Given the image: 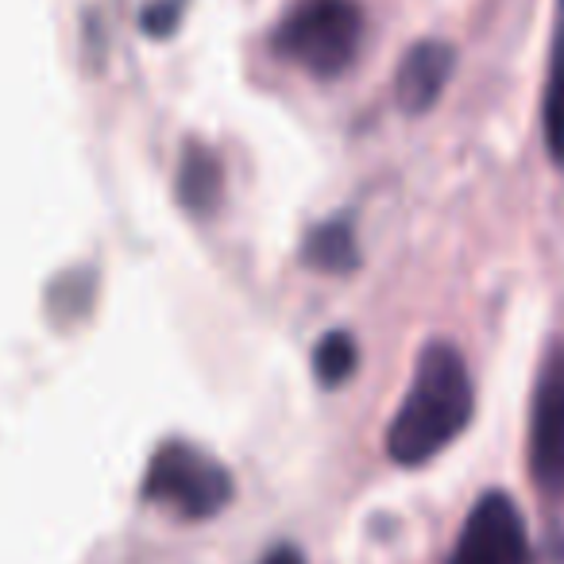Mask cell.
Returning <instances> with one entry per match:
<instances>
[{
  "label": "cell",
  "instance_id": "cell-9",
  "mask_svg": "<svg viewBox=\"0 0 564 564\" xmlns=\"http://www.w3.org/2000/svg\"><path fill=\"white\" fill-rule=\"evenodd\" d=\"M302 256L314 271H325V274H348L360 267V243H356V232L345 217H333L325 225H317L314 232L306 236L302 243Z\"/></svg>",
  "mask_w": 564,
  "mask_h": 564
},
{
  "label": "cell",
  "instance_id": "cell-5",
  "mask_svg": "<svg viewBox=\"0 0 564 564\" xmlns=\"http://www.w3.org/2000/svg\"><path fill=\"white\" fill-rule=\"evenodd\" d=\"M448 564H533L530 525L507 491H487L471 502Z\"/></svg>",
  "mask_w": 564,
  "mask_h": 564
},
{
  "label": "cell",
  "instance_id": "cell-11",
  "mask_svg": "<svg viewBox=\"0 0 564 564\" xmlns=\"http://www.w3.org/2000/svg\"><path fill=\"white\" fill-rule=\"evenodd\" d=\"M182 12H186V0H151L140 17V28L163 40V35H171L182 24Z\"/></svg>",
  "mask_w": 564,
  "mask_h": 564
},
{
  "label": "cell",
  "instance_id": "cell-3",
  "mask_svg": "<svg viewBox=\"0 0 564 564\" xmlns=\"http://www.w3.org/2000/svg\"><path fill=\"white\" fill-rule=\"evenodd\" d=\"M232 491V476L217 456L202 453L189 441H166L148 460L140 499L171 510L182 522H202V518L220 514Z\"/></svg>",
  "mask_w": 564,
  "mask_h": 564
},
{
  "label": "cell",
  "instance_id": "cell-8",
  "mask_svg": "<svg viewBox=\"0 0 564 564\" xmlns=\"http://www.w3.org/2000/svg\"><path fill=\"white\" fill-rule=\"evenodd\" d=\"M225 197V171H220V159L213 155L209 148L202 143H189L182 151V163H178V202L186 205L189 213L205 217L213 213Z\"/></svg>",
  "mask_w": 564,
  "mask_h": 564
},
{
  "label": "cell",
  "instance_id": "cell-10",
  "mask_svg": "<svg viewBox=\"0 0 564 564\" xmlns=\"http://www.w3.org/2000/svg\"><path fill=\"white\" fill-rule=\"evenodd\" d=\"M360 364V348H356V337L345 329H333L317 340L314 348V376L322 379V387H340Z\"/></svg>",
  "mask_w": 564,
  "mask_h": 564
},
{
  "label": "cell",
  "instance_id": "cell-2",
  "mask_svg": "<svg viewBox=\"0 0 564 564\" xmlns=\"http://www.w3.org/2000/svg\"><path fill=\"white\" fill-rule=\"evenodd\" d=\"M360 43L364 9L356 0H299L274 32V51L314 78L345 74Z\"/></svg>",
  "mask_w": 564,
  "mask_h": 564
},
{
  "label": "cell",
  "instance_id": "cell-4",
  "mask_svg": "<svg viewBox=\"0 0 564 564\" xmlns=\"http://www.w3.org/2000/svg\"><path fill=\"white\" fill-rule=\"evenodd\" d=\"M530 479L545 499L564 502V337L553 340L530 399Z\"/></svg>",
  "mask_w": 564,
  "mask_h": 564
},
{
  "label": "cell",
  "instance_id": "cell-7",
  "mask_svg": "<svg viewBox=\"0 0 564 564\" xmlns=\"http://www.w3.org/2000/svg\"><path fill=\"white\" fill-rule=\"evenodd\" d=\"M541 135L556 166H564V0H556L553 47H549L545 94H541Z\"/></svg>",
  "mask_w": 564,
  "mask_h": 564
},
{
  "label": "cell",
  "instance_id": "cell-6",
  "mask_svg": "<svg viewBox=\"0 0 564 564\" xmlns=\"http://www.w3.org/2000/svg\"><path fill=\"white\" fill-rule=\"evenodd\" d=\"M456 70V51L441 40H422L406 51V58L394 70V97H399L402 112L422 117L437 105V97L445 94L448 78Z\"/></svg>",
  "mask_w": 564,
  "mask_h": 564
},
{
  "label": "cell",
  "instance_id": "cell-1",
  "mask_svg": "<svg viewBox=\"0 0 564 564\" xmlns=\"http://www.w3.org/2000/svg\"><path fill=\"white\" fill-rule=\"evenodd\" d=\"M476 414V387L460 348L433 340L417 356L414 379L387 430V453L402 468H417L441 456Z\"/></svg>",
  "mask_w": 564,
  "mask_h": 564
},
{
  "label": "cell",
  "instance_id": "cell-12",
  "mask_svg": "<svg viewBox=\"0 0 564 564\" xmlns=\"http://www.w3.org/2000/svg\"><path fill=\"white\" fill-rule=\"evenodd\" d=\"M259 564H306V561H302V553L294 545H274Z\"/></svg>",
  "mask_w": 564,
  "mask_h": 564
}]
</instances>
